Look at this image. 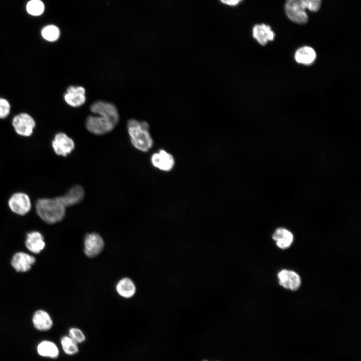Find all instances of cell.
I'll list each match as a JSON object with an SVG mask.
<instances>
[{"instance_id": "6da1fadb", "label": "cell", "mask_w": 361, "mask_h": 361, "mask_svg": "<svg viewBox=\"0 0 361 361\" xmlns=\"http://www.w3.org/2000/svg\"><path fill=\"white\" fill-rule=\"evenodd\" d=\"M35 207L38 216L47 224L60 222L65 216L66 207L59 197L40 198L37 200Z\"/></svg>"}, {"instance_id": "7a4b0ae2", "label": "cell", "mask_w": 361, "mask_h": 361, "mask_svg": "<svg viewBox=\"0 0 361 361\" xmlns=\"http://www.w3.org/2000/svg\"><path fill=\"white\" fill-rule=\"evenodd\" d=\"M128 132L133 146L142 152H146L153 145V139L149 131V125L144 121L134 119L128 121Z\"/></svg>"}, {"instance_id": "3957f363", "label": "cell", "mask_w": 361, "mask_h": 361, "mask_svg": "<svg viewBox=\"0 0 361 361\" xmlns=\"http://www.w3.org/2000/svg\"><path fill=\"white\" fill-rule=\"evenodd\" d=\"M321 4V0H286L285 10L291 21L298 24H305L308 20L306 10L317 11Z\"/></svg>"}, {"instance_id": "277c9868", "label": "cell", "mask_w": 361, "mask_h": 361, "mask_svg": "<svg viewBox=\"0 0 361 361\" xmlns=\"http://www.w3.org/2000/svg\"><path fill=\"white\" fill-rule=\"evenodd\" d=\"M118 122L105 115L89 116L86 121V127L91 133L95 135H103L111 132Z\"/></svg>"}, {"instance_id": "5b68a950", "label": "cell", "mask_w": 361, "mask_h": 361, "mask_svg": "<svg viewBox=\"0 0 361 361\" xmlns=\"http://www.w3.org/2000/svg\"><path fill=\"white\" fill-rule=\"evenodd\" d=\"M8 206L15 214L24 216L31 211L32 202L28 194L23 192H17L9 199Z\"/></svg>"}, {"instance_id": "8992f818", "label": "cell", "mask_w": 361, "mask_h": 361, "mask_svg": "<svg viewBox=\"0 0 361 361\" xmlns=\"http://www.w3.org/2000/svg\"><path fill=\"white\" fill-rule=\"evenodd\" d=\"M12 125L15 132L19 135L29 137L32 135L36 127V122L30 115L21 113L13 119Z\"/></svg>"}, {"instance_id": "52a82bcc", "label": "cell", "mask_w": 361, "mask_h": 361, "mask_svg": "<svg viewBox=\"0 0 361 361\" xmlns=\"http://www.w3.org/2000/svg\"><path fill=\"white\" fill-rule=\"evenodd\" d=\"M84 252L86 256L93 258L98 255L103 250L104 242L98 233L93 232L87 234L84 239Z\"/></svg>"}, {"instance_id": "ba28073f", "label": "cell", "mask_w": 361, "mask_h": 361, "mask_svg": "<svg viewBox=\"0 0 361 361\" xmlns=\"http://www.w3.org/2000/svg\"><path fill=\"white\" fill-rule=\"evenodd\" d=\"M54 152L59 156H66L75 148L73 140L64 132L57 133L52 141Z\"/></svg>"}, {"instance_id": "9c48e42d", "label": "cell", "mask_w": 361, "mask_h": 361, "mask_svg": "<svg viewBox=\"0 0 361 361\" xmlns=\"http://www.w3.org/2000/svg\"><path fill=\"white\" fill-rule=\"evenodd\" d=\"M85 89L80 86H70L64 95L66 103L73 107H78L86 101Z\"/></svg>"}, {"instance_id": "30bf717a", "label": "cell", "mask_w": 361, "mask_h": 361, "mask_svg": "<svg viewBox=\"0 0 361 361\" xmlns=\"http://www.w3.org/2000/svg\"><path fill=\"white\" fill-rule=\"evenodd\" d=\"M151 162L153 166L164 171L171 170L175 163L173 156L163 149L154 153L151 157Z\"/></svg>"}, {"instance_id": "8fae6325", "label": "cell", "mask_w": 361, "mask_h": 361, "mask_svg": "<svg viewBox=\"0 0 361 361\" xmlns=\"http://www.w3.org/2000/svg\"><path fill=\"white\" fill-rule=\"evenodd\" d=\"M280 285L292 291L296 290L301 284L299 276L295 272L284 269L278 274Z\"/></svg>"}, {"instance_id": "7c38bea8", "label": "cell", "mask_w": 361, "mask_h": 361, "mask_svg": "<svg viewBox=\"0 0 361 361\" xmlns=\"http://www.w3.org/2000/svg\"><path fill=\"white\" fill-rule=\"evenodd\" d=\"M35 262L36 259L33 256L19 252L14 255L11 264L17 271L23 272L29 271Z\"/></svg>"}, {"instance_id": "4fadbf2b", "label": "cell", "mask_w": 361, "mask_h": 361, "mask_svg": "<svg viewBox=\"0 0 361 361\" xmlns=\"http://www.w3.org/2000/svg\"><path fill=\"white\" fill-rule=\"evenodd\" d=\"M92 112L98 115H105L119 121V114L115 106L112 103L97 101L90 106Z\"/></svg>"}, {"instance_id": "5bb4252c", "label": "cell", "mask_w": 361, "mask_h": 361, "mask_svg": "<svg viewBox=\"0 0 361 361\" xmlns=\"http://www.w3.org/2000/svg\"><path fill=\"white\" fill-rule=\"evenodd\" d=\"M84 196L83 188L80 185H75L63 196L59 197V198L67 208L80 203L83 200Z\"/></svg>"}, {"instance_id": "9a60e30c", "label": "cell", "mask_w": 361, "mask_h": 361, "mask_svg": "<svg viewBox=\"0 0 361 361\" xmlns=\"http://www.w3.org/2000/svg\"><path fill=\"white\" fill-rule=\"evenodd\" d=\"M252 35L257 42L263 46L273 41L275 37V34L271 27L264 24L255 25L252 29Z\"/></svg>"}, {"instance_id": "2e32d148", "label": "cell", "mask_w": 361, "mask_h": 361, "mask_svg": "<svg viewBox=\"0 0 361 361\" xmlns=\"http://www.w3.org/2000/svg\"><path fill=\"white\" fill-rule=\"evenodd\" d=\"M25 244L27 249L34 253H39L45 246L43 235L36 231L27 234Z\"/></svg>"}, {"instance_id": "e0dca14e", "label": "cell", "mask_w": 361, "mask_h": 361, "mask_svg": "<svg viewBox=\"0 0 361 361\" xmlns=\"http://www.w3.org/2000/svg\"><path fill=\"white\" fill-rule=\"evenodd\" d=\"M115 289L117 293L124 298L133 297L136 291L135 283L128 277L120 279L116 283Z\"/></svg>"}, {"instance_id": "ac0fdd59", "label": "cell", "mask_w": 361, "mask_h": 361, "mask_svg": "<svg viewBox=\"0 0 361 361\" xmlns=\"http://www.w3.org/2000/svg\"><path fill=\"white\" fill-rule=\"evenodd\" d=\"M33 323L36 329L41 331L48 330L53 325V321L50 315L43 310H38L35 312L33 317Z\"/></svg>"}, {"instance_id": "d6986e66", "label": "cell", "mask_w": 361, "mask_h": 361, "mask_svg": "<svg viewBox=\"0 0 361 361\" xmlns=\"http://www.w3.org/2000/svg\"><path fill=\"white\" fill-rule=\"evenodd\" d=\"M294 58L299 64L309 65L312 64L316 58L315 50L309 46L299 48L295 52Z\"/></svg>"}, {"instance_id": "ffe728a7", "label": "cell", "mask_w": 361, "mask_h": 361, "mask_svg": "<svg viewBox=\"0 0 361 361\" xmlns=\"http://www.w3.org/2000/svg\"><path fill=\"white\" fill-rule=\"evenodd\" d=\"M272 239L276 242L277 246L282 249L288 248L293 240L292 234L288 230L279 228L277 229L272 236Z\"/></svg>"}, {"instance_id": "44dd1931", "label": "cell", "mask_w": 361, "mask_h": 361, "mask_svg": "<svg viewBox=\"0 0 361 361\" xmlns=\"http://www.w3.org/2000/svg\"><path fill=\"white\" fill-rule=\"evenodd\" d=\"M37 351L41 356L51 358L57 357L59 353L57 346L54 342L48 340L43 341L38 344Z\"/></svg>"}, {"instance_id": "7402d4cb", "label": "cell", "mask_w": 361, "mask_h": 361, "mask_svg": "<svg viewBox=\"0 0 361 361\" xmlns=\"http://www.w3.org/2000/svg\"><path fill=\"white\" fill-rule=\"evenodd\" d=\"M61 344L63 351L68 355H74L79 351L78 343L69 335L64 336L62 337Z\"/></svg>"}, {"instance_id": "603a6c76", "label": "cell", "mask_w": 361, "mask_h": 361, "mask_svg": "<svg viewBox=\"0 0 361 361\" xmlns=\"http://www.w3.org/2000/svg\"><path fill=\"white\" fill-rule=\"evenodd\" d=\"M43 38L49 42L57 41L60 35L59 28L54 25H49L44 27L41 32Z\"/></svg>"}, {"instance_id": "cb8c5ba5", "label": "cell", "mask_w": 361, "mask_h": 361, "mask_svg": "<svg viewBox=\"0 0 361 361\" xmlns=\"http://www.w3.org/2000/svg\"><path fill=\"white\" fill-rule=\"evenodd\" d=\"M44 5L40 0H31L27 5V12L33 16L41 15L44 11Z\"/></svg>"}, {"instance_id": "d4e9b609", "label": "cell", "mask_w": 361, "mask_h": 361, "mask_svg": "<svg viewBox=\"0 0 361 361\" xmlns=\"http://www.w3.org/2000/svg\"><path fill=\"white\" fill-rule=\"evenodd\" d=\"M69 336L78 344L83 342L86 339L83 332L77 327H72L69 329Z\"/></svg>"}, {"instance_id": "484cf974", "label": "cell", "mask_w": 361, "mask_h": 361, "mask_svg": "<svg viewBox=\"0 0 361 361\" xmlns=\"http://www.w3.org/2000/svg\"><path fill=\"white\" fill-rule=\"evenodd\" d=\"M11 111V105L9 101L4 98H0V119L7 117Z\"/></svg>"}, {"instance_id": "4316f807", "label": "cell", "mask_w": 361, "mask_h": 361, "mask_svg": "<svg viewBox=\"0 0 361 361\" xmlns=\"http://www.w3.org/2000/svg\"><path fill=\"white\" fill-rule=\"evenodd\" d=\"M224 4L235 6L239 4L242 0H220Z\"/></svg>"}, {"instance_id": "83f0119b", "label": "cell", "mask_w": 361, "mask_h": 361, "mask_svg": "<svg viewBox=\"0 0 361 361\" xmlns=\"http://www.w3.org/2000/svg\"><path fill=\"white\" fill-rule=\"evenodd\" d=\"M203 361H208V360H203Z\"/></svg>"}]
</instances>
